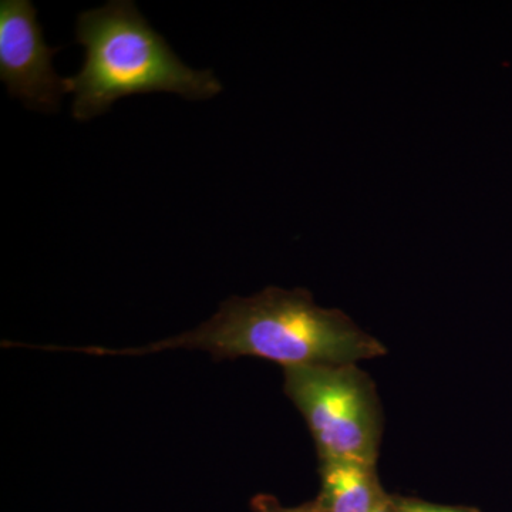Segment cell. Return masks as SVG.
<instances>
[{"mask_svg":"<svg viewBox=\"0 0 512 512\" xmlns=\"http://www.w3.org/2000/svg\"><path fill=\"white\" fill-rule=\"evenodd\" d=\"M52 49L43 39L37 10L29 0L0 3V79L9 96L29 109L52 113L66 94V79L53 67Z\"/></svg>","mask_w":512,"mask_h":512,"instance_id":"obj_4","label":"cell"},{"mask_svg":"<svg viewBox=\"0 0 512 512\" xmlns=\"http://www.w3.org/2000/svg\"><path fill=\"white\" fill-rule=\"evenodd\" d=\"M93 356H144L168 350H201L214 359L258 357L292 366L357 365L387 353L375 336L345 312L319 306L306 289L266 288L232 296L197 328L140 348H69Z\"/></svg>","mask_w":512,"mask_h":512,"instance_id":"obj_1","label":"cell"},{"mask_svg":"<svg viewBox=\"0 0 512 512\" xmlns=\"http://www.w3.org/2000/svg\"><path fill=\"white\" fill-rule=\"evenodd\" d=\"M320 480L316 500L323 512H373L387 494L376 466L356 461H320Z\"/></svg>","mask_w":512,"mask_h":512,"instance_id":"obj_5","label":"cell"},{"mask_svg":"<svg viewBox=\"0 0 512 512\" xmlns=\"http://www.w3.org/2000/svg\"><path fill=\"white\" fill-rule=\"evenodd\" d=\"M396 505L397 512H480L476 508L431 504L417 498L397 497V495Z\"/></svg>","mask_w":512,"mask_h":512,"instance_id":"obj_7","label":"cell"},{"mask_svg":"<svg viewBox=\"0 0 512 512\" xmlns=\"http://www.w3.org/2000/svg\"><path fill=\"white\" fill-rule=\"evenodd\" d=\"M252 510L254 512H323L318 500L311 503L299 505V507H284L275 497L268 494L256 495L252 500Z\"/></svg>","mask_w":512,"mask_h":512,"instance_id":"obj_6","label":"cell"},{"mask_svg":"<svg viewBox=\"0 0 512 512\" xmlns=\"http://www.w3.org/2000/svg\"><path fill=\"white\" fill-rule=\"evenodd\" d=\"M373 512H397L396 495L386 494Z\"/></svg>","mask_w":512,"mask_h":512,"instance_id":"obj_8","label":"cell"},{"mask_svg":"<svg viewBox=\"0 0 512 512\" xmlns=\"http://www.w3.org/2000/svg\"><path fill=\"white\" fill-rule=\"evenodd\" d=\"M76 37L86 50L82 70L66 79L76 120H92L133 94L167 92L208 100L222 92L214 72L185 66L130 0L80 13Z\"/></svg>","mask_w":512,"mask_h":512,"instance_id":"obj_2","label":"cell"},{"mask_svg":"<svg viewBox=\"0 0 512 512\" xmlns=\"http://www.w3.org/2000/svg\"><path fill=\"white\" fill-rule=\"evenodd\" d=\"M286 396L311 430L320 461L376 466L383 413L375 383L357 365L284 367Z\"/></svg>","mask_w":512,"mask_h":512,"instance_id":"obj_3","label":"cell"}]
</instances>
